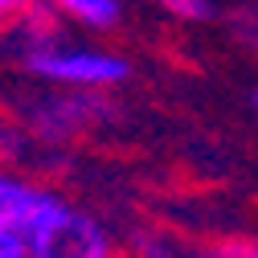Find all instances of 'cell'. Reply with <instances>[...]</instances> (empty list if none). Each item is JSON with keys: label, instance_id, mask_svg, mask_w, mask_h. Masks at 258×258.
I'll list each match as a JSON object with an SVG mask.
<instances>
[{"label": "cell", "instance_id": "cell-5", "mask_svg": "<svg viewBox=\"0 0 258 258\" xmlns=\"http://www.w3.org/2000/svg\"><path fill=\"white\" fill-rule=\"evenodd\" d=\"M53 5H57L61 21H74V25L90 29V33H107L123 17L119 0H53Z\"/></svg>", "mask_w": 258, "mask_h": 258}, {"label": "cell", "instance_id": "cell-10", "mask_svg": "<svg viewBox=\"0 0 258 258\" xmlns=\"http://www.w3.org/2000/svg\"><path fill=\"white\" fill-rule=\"evenodd\" d=\"M0 258H33V254H29V246H25L17 234H5V230H0Z\"/></svg>", "mask_w": 258, "mask_h": 258}, {"label": "cell", "instance_id": "cell-13", "mask_svg": "<svg viewBox=\"0 0 258 258\" xmlns=\"http://www.w3.org/2000/svg\"><path fill=\"white\" fill-rule=\"evenodd\" d=\"M254 107H258V90H254Z\"/></svg>", "mask_w": 258, "mask_h": 258}, {"label": "cell", "instance_id": "cell-2", "mask_svg": "<svg viewBox=\"0 0 258 258\" xmlns=\"http://www.w3.org/2000/svg\"><path fill=\"white\" fill-rule=\"evenodd\" d=\"M25 74L57 90H115L132 78V61L99 45H61L57 37L25 49Z\"/></svg>", "mask_w": 258, "mask_h": 258}, {"label": "cell", "instance_id": "cell-7", "mask_svg": "<svg viewBox=\"0 0 258 258\" xmlns=\"http://www.w3.org/2000/svg\"><path fill=\"white\" fill-rule=\"evenodd\" d=\"M188 258H258V238H221L192 250Z\"/></svg>", "mask_w": 258, "mask_h": 258}, {"label": "cell", "instance_id": "cell-3", "mask_svg": "<svg viewBox=\"0 0 258 258\" xmlns=\"http://www.w3.org/2000/svg\"><path fill=\"white\" fill-rule=\"evenodd\" d=\"M115 103L103 99V90H57L49 99H37L33 111H29V123L33 132L49 144H66V140H78L94 127H103L115 111Z\"/></svg>", "mask_w": 258, "mask_h": 258}, {"label": "cell", "instance_id": "cell-9", "mask_svg": "<svg viewBox=\"0 0 258 258\" xmlns=\"http://www.w3.org/2000/svg\"><path fill=\"white\" fill-rule=\"evenodd\" d=\"M156 5L176 21H209L213 17V0H156Z\"/></svg>", "mask_w": 258, "mask_h": 258}, {"label": "cell", "instance_id": "cell-12", "mask_svg": "<svg viewBox=\"0 0 258 258\" xmlns=\"http://www.w3.org/2000/svg\"><path fill=\"white\" fill-rule=\"evenodd\" d=\"M107 258H136V254H115V250H111V254H107Z\"/></svg>", "mask_w": 258, "mask_h": 258}, {"label": "cell", "instance_id": "cell-1", "mask_svg": "<svg viewBox=\"0 0 258 258\" xmlns=\"http://www.w3.org/2000/svg\"><path fill=\"white\" fill-rule=\"evenodd\" d=\"M21 242L29 246L33 258H107L111 254L107 225L94 213L78 209L74 201H66L57 188H45Z\"/></svg>", "mask_w": 258, "mask_h": 258}, {"label": "cell", "instance_id": "cell-4", "mask_svg": "<svg viewBox=\"0 0 258 258\" xmlns=\"http://www.w3.org/2000/svg\"><path fill=\"white\" fill-rule=\"evenodd\" d=\"M41 197H45V184L29 180V176H17L13 168L0 164V230L5 234L21 238Z\"/></svg>", "mask_w": 258, "mask_h": 258}, {"label": "cell", "instance_id": "cell-11", "mask_svg": "<svg viewBox=\"0 0 258 258\" xmlns=\"http://www.w3.org/2000/svg\"><path fill=\"white\" fill-rule=\"evenodd\" d=\"M33 0H0V21H21Z\"/></svg>", "mask_w": 258, "mask_h": 258}, {"label": "cell", "instance_id": "cell-8", "mask_svg": "<svg viewBox=\"0 0 258 258\" xmlns=\"http://www.w3.org/2000/svg\"><path fill=\"white\" fill-rule=\"evenodd\" d=\"M230 29L242 45L258 49V5H238V13L230 17Z\"/></svg>", "mask_w": 258, "mask_h": 258}, {"label": "cell", "instance_id": "cell-6", "mask_svg": "<svg viewBox=\"0 0 258 258\" xmlns=\"http://www.w3.org/2000/svg\"><path fill=\"white\" fill-rule=\"evenodd\" d=\"M132 254H136V258H188L192 250H184V242H180L176 234H164V230H140Z\"/></svg>", "mask_w": 258, "mask_h": 258}]
</instances>
